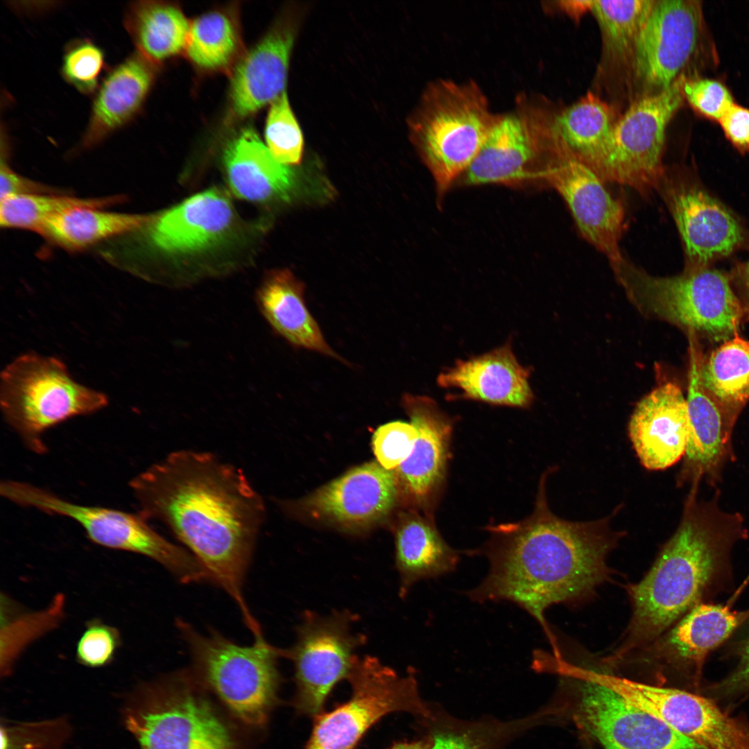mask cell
<instances>
[{"instance_id":"6da1fadb","label":"cell","mask_w":749,"mask_h":749,"mask_svg":"<svg viewBox=\"0 0 749 749\" xmlns=\"http://www.w3.org/2000/svg\"><path fill=\"white\" fill-rule=\"evenodd\" d=\"M130 487L139 514L164 524L254 628L258 621L243 589L266 508L243 471L211 452L180 449L134 477Z\"/></svg>"},{"instance_id":"7a4b0ae2","label":"cell","mask_w":749,"mask_h":749,"mask_svg":"<svg viewBox=\"0 0 749 749\" xmlns=\"http://www.w3.org/2000/svg\"><path fill=\"white\" fill-rule=\"evenodd\" d=\"M552 468L540 480L532 513L523 520L487 526L488 542L481 551L489 561L483 582L467 592L477 602L509 601L540 624L552 651L558 645L545 619L553 605L592 594L609 577L607 559L623 533L610 526L611 515L572 522L556 515L546 495Z\"/></svg>"},{"instance_id":"3957f363","label":"cell","mask_w":749,"mask_h":749,"mask_svg":"<svg viewBox=\"0 0 749 749\" xmlns=\"http://www.w3.org/2000/svg\"><path fill=\"white\" fill-rule=\"evenodd\" d=\"M692 491L676 531L653 565L628 588L632 614L621 644L605 662L621 663L658 639L701 595L717 567L735 523L732 515H718L697 505Z\"/></svg>"},{"instance_id":"277c9868","label":"cell","mask_w":749,"mask_h":749,"mask_svg":"<svg viewBox=\"0 0 749 749\" xmlns=\"http://www.w3.org/2000/svg\"><path fill=\"white\" fill-rule=\"evenodd\" d=\"M191 669L139 685L122 709L141 749H246L237 728Z\"/></svg>"},{"instance_id":"5b68a950","label":"cell","mask_w":749,"mask_h":749,"mask_svg":"<svg viewBox=\"0 0 749 749\" xmlns=\"http://www.w3.org/2000/svg\"><path fill=\"white\" fill-rule=\"evenodd\" d=\"M610 263L628 300L645 317L714 342L731 338L749 320V311L720 271L687 268L680 275L660 277L623 256Z\"/></svg>"},{"instance_id":"8992f818","label":"cell","mask_w":749,"mask_h":749,"mask_svg":"<svg viewBox=\"0 0 749 749\" xmlns=\"http://www.w3.org/2000/svg\"><path fill=\"white\" fill-rule=\"evenodd\" d=\"M498 117L473 80L438 78L427 84L407 123L439 194L467 170Z\"/></svg>"},{"instance_id":"52a82bcc","label":"cell","mask_w":749,"mask_h":749,"mask_svg":"<svg viewBox=\"0 0 749 749\" xmlns=\"http://www.w3.org/2000/svg\"><path fill=\"white\" fill-rule=\"evenodd\" d=\"M177 627L188 646L191 670L246 728L261 732L278 702L281 649L263 638L243 646L212 630L204 635L178 620Z\"/></svg>"},{"instance_id":"ba28073f","label":"cell","mask_w":749,"mask_h":749,"mask_svg":"<svg viewBox=\"0 0 749 749\" xmlns=\"http://www.w3.org/2000/svg\"><path fill=\"white\" fill-rule=\"evenodd\" d=\"M108 404L104 393L76 381L56 357L30 352L2 370L3 416L26 447L43 454V434L70 418L94 413Z\"/></svg>"},{"instance_id":"9c48e42d","label":"cell","mask_w":749,"mask_h":749,"mask_svg":"<svg viewBox=\"0 0 749 749\" xmlns=\"http://www.w3.org/2000/svg\"><path fill=\"white\" fill-rule=\"evenodd\" d=\"M0 494L17 505L69 517L78 523L96 544L146 556L182 583L207 580L195 557L162 536L139 513L74 503L31 484L11 480L1 483Z\"/></svg>"},{"instance_id":"30bf717a","label":"cell","mask_w":749,"mask_h":749,"mask_svg":"<svg viewBox=\"0 0 749 749\" xmlns=\"http://www.w3.org/2000/svg\"><path fill=\"white\" fill-rule=\"evenodd\" d=\"M347 680L350 699L316 716L304 749H355L368 730L391 713L429 715L411 669L401 675L376 657L357 656Z\"/></svg>"},{"instance_id":"8fae6325","label":"cell","mask_w":749,"mask_h":749,"mask_svg":"<svg viewBox=\"0 0 749 749\" xmlns=\"http://www.w3.org/2000/svg\"><path fill=\"white\" fill-rule=\"evenodd\" d=\"M685 75L668 89L639 97L614 123L605 149L592 170L605 182L642 195L657 190L664 174L662 155L669 123L684 101Z\"/></svg>"},{"instance_id":"7c38bea8","label":"cell","mask_w":749,"mask_h":749,"mask_svg":"<svg viewBox=\"0 0 749 749\" xmlns=\"http://www.w3.org/2000/svg\"><path fill=\"white\" fill-rule=\"evenodd\" d=\"M234 218L228 197L221 190L209 189L150 214L141 227L105 243L101 255L124 270L144 255L200 253L225 238Z\"/></svg>"},{"instance_id":"4fadbf2b","label":"cell","mask_w":749,"mask_h":749,"mask_svg":"<svg viewBox=\"0 0 749 749\" xmlns=\"http://www.w3.org/2000/svg\"><path fill=\"white\" fill-rule=\"evenodd\" d=\"M356 617L349 610L328 615L305 611L294 644L281 649V656L294 668L293 705L299 713L315 717L321 714L332 689L348 679L355 651L366 642L365 636L352 631Z\"/></svg>"},{"instance_id":"5bb4252c","label":"cell","mask_w":749,"mask_h":749,"mask_svg":"<svg viewBox=\"0 0 749 749\" xmlns=\"http://www.w3.org/2000/svg\"><path fill=\"white\" fill-rule=\"evenodd\" d=\"M704 28L700 1L653 0L631 63L641 92L639 97L661 92L684 75L682 71L698 49Z\"/></svg>"},{"instance_id":"9a60e30c","label":"cell","mask_w":749,"mask_h":749,"mask_svg":"<svg viewBox=\"0 0 749 749\" xmlns=\"http://www.w3.org/2000/svg\"><path fill=\"white\" fill-rule=\"evenodd\" d=\"M576 680L579 694L572 718L605 749H703L609 688Z\"/></svg>"},{"instance_id":"2e32d148","label":"cell","mask_w":749,"mask_h":749,"mask_svg":"<svg viewBox=\"0 0 749 749\" xmlns=\"http://www.w3.org/2000/svg\"><path fill=\"white\" fill-rule=\"evenodd\" d=\"M401 403L417 438L409 458L393 470L399 497L433 517L446 483L454 420L428 396L406 393Z\"/></svg>"},{"instance_id":"e0dca14e","label":"cell","mask_w":749,"mask_h":749,"mask_svg":"<svg viewBox=\"0 0 749 749\" xmlns=\"http://www.w3.org/2000/svg\"><path fill=\"white\" fill-rule=\"evenodd\" d=\"M399 500L393 470L377 461L353 467L295 503H284L289 512L347 530L365 528L385 518Z\"/></svg>"},{"instance_id":"ac0fdd59","label":"cell","mask_w":749,"mask_h":749,"mask_svg":"<svg viewBox=\"0 0 749 749\" xmlns=\"http://www.w3.org/2000/svg\"><path fill=\"white\" fill-rule=\"evenodd\" d=\"M544 179L565 201L582 236L610 262L623 257L619 242L625 210L589 166L567 155L555 157Z\"/></svg>"},{"instance_id":"d6986e66","label":"cell","mask_w":749,"mask_h":749,"mask_svg":"<svg viewBox=\"0 0 749 749\" xmlns=\"http://www.w3.org/2000/svg\"><path fill=\"white\" fill-rule=\"evenodd\" d=\"M657 190L676 224L689 268L727 256L741 243L743 232L735 218L703 190L675 183L665 173Z\"/></svg>"},{"instance_id":"ffe728a7","label":"cell","mask_w":749,"mask_h":749,"mask_svg":"<svg viewBox=\"0 0 749 749\" xmlns=\"http://www.w3.org/2000/svg\"><path fill=\"white\" fill-rule=\"evenodd\" d=\"M299 23L298 13L288 12L236 64L230 87V105L235 117L252 114L284 92Z\"/></svg>"},{"instance_id":"44dd1931","label":"cell","mask_w":749,"mask_h":749,"mask_svg":"<svg viewBox=\"0 0 749 749\" xmlns=\"http://www.w3.org/2000/svg\"><path fill=\"white\" fill-rule=\"evenodd\" d=\"M689 431L687 399L678 384H660L636 405L628 432L644 467L663 470L685 456Z\"/></svg>"},{"instance_id":"7402d4cb","label":"cell","mask_w":749,"mask_h":749,"mask_svg":"<svg viewBox=\"0 0 749 749\" xmlns=\"http://www.w3.org/2000/svg\"><path fill=\"white\" fill-rule=\"evenodd\" d=\"M530 374V369L519 363L508 342L485 354L456 361L439 374L437 382L442 388L457 390L449 396L450 399L526 408L534 400Z\"/></svg>"},{"instance_id":"603a6c76","label":"cell","mask_w":749,"mask_h":749,"mask_svg":"<svg viewBox=\"0 0 749 749\" xmlns=\"http://www.w3.org/2000/svg\"><path fill=\"white\" fill-rule=\"evenodd\" d=\"M515 110L499 114L476 157L465 172L468 184L519 180L547 153L527 112L518 101Z\"/></svg>"},{"instance_id":"cb8c5ba5","label":"cell","mask_w":749,"mask_h":749,"mask_svg":"<svg viewBox=\"0 0 749 749\" xmlns=\"http://www.w3.org/2000/svg\"><path fill=\"white\" fill-rule=\"evenodd\" d=\"M528 104L549 153L552 157L569 155L592 169L605 149L615 123L610 107L589 94L547 119Z\"/></svg>"},{"instance_id":"d4e9b609","label":"cell","mask_w":749,"mask_h":749,"mask_svg":"<svg viewBox=\"0 0 749 749\" xmlns=\"http://www.w3.org/2000/svg\"><path fill=\"white\" fill-rule=\"evenodd\" d=\"M689 340V370L687 403L689 431L682 476L698 481L713 476L725 460L734 422L705 391L698 376L701 351L694 339Z\"/></svg>"},{"instance_id":"484cf974","label":"cell","mask_w":749,"mask_h":749,"mask_svg":"<svg viewBox=\"0 0 749 749\" xmlns=\"http://www.w3.org/2000/svg\"><path fill=\"white\" fill-rule=\"evenodd\" d=\"M157 66L137 52L114 67L95 95L82 149L94 147L139 112L153 85Z\"/></svg>"},{"instance_id":"4316f807","label":"cell","mask_w":749,"mask_h":749,"mask_svg":"<svg viewBox=\"0 0 749 749\" xmlns=\"http://www.w3.org/2000/svg\"><path fill=\"white\" fill-rule=\"evenodd\" d=\"M262 316L289 344L343 361L329 345L304 300V285L287 269L268 273L257 293Z\"/></svg>"},{"instance_id":"83f0119b","label":"cell","mask_w":749,"mask_h":749,"mask_svg":"<svg viewBox=\"0 0 749 749\" xmlns=\"http://www.w3.org/2000/svg\"><path fill=\"white\" fill-rule=\"evenodd\" d=\"M229 185L240 198L266 202L285 198L292 185V173L278 162L251 128L241 130L223 153Z\"/></svg>"},{"instance_id":"f1b7e54d","label":"cell","mask_w":749,"mask_h":749,"mask_svg":"<svg viewBox=\"0 0 749 749\" xmlns=\"http://www.w3.org/2000/svg\"><path fill=\"white\" fill-rule=\"evenodd\" d=\"M395 545L402 598L415 583L454 571L460 558V551L445 541L433 517L415 510L402 515L395 531Z\"/></svg>"},{"instance_id":"f546056e","label":"cell","mask_w":749,"mask_h":749,"mask_svg":"<svg viewBox=\"0 0 749 749\" xmlns=\"http://www.w3.org/2000/svg\"><path fill=\"white\" fill-rule=\"evenodd\" d=\"M745 616L728 606L696 605L666 635L644 646L645 655H651L658 665L699 663L732 634Z\"/></svg>"},{"instance_id":"4dcf8cb0","label":"cell","mask_w":749,"mask_h":749,"mask_svg":"<svg viewBox=\"0 0 749 749\" xmlns=\"http://www.w3.org/2000/svg\"><path fill=\"white\" fill-rule=\"evenodd\" d=\"M664 720L703 749H749V726L700 696L676 689L666 706Z\"/></svg>"},{"instance_id":"1f68e13d","label":"cell","mask_w":749,"mask_h":749,"mask_svg":"<svg viewBox=\"0 0 749 749\" xmlns=\"http://www.w3.org/2000/svg\"><path fill=\"white\" fill-rule=\"evenodd\" d=\"M123 21L137 52L155 66L185 51L191 22L177 4L134 1L128 6Z\"/></svg>"},{"instance_id":"d6a6232c","label":"cell","mask_w":749,"mask_h":749,"mask_svg":"<svg viewBox=\"0 0 749 749\" xmlns=\"http://www.w3.org/2000/svg\"><path fill=\"white\" fill-rule=\"evenodd\" d=\"M105 209L78 207L68 209L46 222L38 233L55 246L78 252L132 232L150 217Z\"/></svg>"},{"instance_id":"836d02e7","label":"cell","mask_w":749,"mask_h":749,"mask_svg":"<svg viewBox=\"0 0 749 749\" xmlns=\"http://www.w3.org/2000/svg\"><path fill=\"white\" fill-rule=\"evenodd\" d=\"M705 391L734 422L749 401V341L736 334L698 361Z\"/></svg>"},{"instance_id":"e575fe53","label":"cell","mask_w":749,"mask_h":749,"mask_svg":"<svg viewBox=\"0 0 749 749\" xmlns=\"http://www.w3.org/2000/svg\"><path fill=\"white\" fill-rule=\"evenodd\" d=\"M184 52L202 70L232 71L244 55L235 12L232 9L212 10L191 21Z\"/></svg>"},{"instance_id":"d590c367","label":"cell","mask_w":749,"mask_h":749,"mask_svg":"<svg viewBox=\"0 0 749 749\" xmlns=\"http://www.w3.org/2000/svg\"><path fill=\"white\" fill-rule=\"evenodd\" d=\"M653 0L592 1L601 31L603 57L631 67L636 42Z\"/></svg>"},{"instance_id":"8d00e7d4","label":"cell","mask_w":749,"mask_h":749,"mask_svg":"<svg viewBox=\"0 0 749 749\" xmlns=\"http://www.w3.org/2000/svg\"><path fill=\"white\" fill-rule=\"evenodd\" d=\"M124 200L121 195L78 198L58 193L8 196L1 199L0 225L3 228L38 233L46 222L68 209L78 207L105 208Z\"/></svg>"},{"instance_id":"74e56055","label":"cell","mask_w":749,"mask_h":749,"mask_svg":"<svg viewBox=\"0 0 749 749\" xmlns=\"http://www.w3.org/2000/svg\"><path fill=\"white\" fill-rule=\"evenodd\" d=\"M5 606L4 642H2L1 671L7 675L15 658L23 648L48 630L55 627L63 617L64 597L59 594L47 609L35 612L15 610V605L10 599L5 596L1 599Z\"/></svg>"},{"instance_id":"f35d334b","label":"cell","mask_w":749,"mask_h":749,"mask_svg":"<svg viewBox=\"0 0 749 749\" xmlns=\"http://www.w3.org/2000/svg\"><path fill=\"white\" fill-rule=\"evenodd\" d=\"M266 146L279 163L297 164L303 152V136L284 92L270 105L265 128Z\"/></svg>"},{"instance_id":"ab89813d","label":"cell","mask_w":749,"mask_h":749,"mask_svg":"<svg viewBox=\"0 0 749 749\" xmlns=\"http://www.w3.org/2000/svg\"><path fill=\"white\" fill-rule=\"evenodd\" d=\"M71 734L64 718L33 722H2L1 749H63Z\"/></svg>"},{"instance_id":"60d3db41","label":"cell","mask_w":749,"mask_h":749,"mask_svg":"<svg viewBox=\"0 0 749 749\" xmlns=\"http://www.w3.org/2000/svg\"><path fill=\"white\" fill-rule=\"evenodd\" d=\"M104 64L103 50L89 40H80L67 48L61 71L67 82L88 94L96 90Z\"/></svg>"},{"instance_id":"b9f144b4","label":"cell","mask_w":749,"mask_h":749,"mask_svg":"<svg viewBox=\"0 0 749 749\" xmlns=\"http://www.w3.org/2000/svg\"><path fill=\"white\" fill-rule=\"evenodd\" d=\"M417 432L411 422L391 421L379 426L372 437L377 462L388 470H395L411 455Z\"/></svg>"},{"instance_id":"7bdbcfd3","label":"cell","mask_w":749,"mask_h":749,"mask_svg":"<svg viewBox=\"0 0 749 749\" xmlns=\"http://www.w3.org/2000/svg\"><path fill=\"white\" fill-rule=\"evenodd\" d=\"M121 645L119 631L99 619L87 622L76 648V658L80 664L101 668L110 664Z\"/></svg>"},{"instance_id":"ee69618b","label":"cell","mask_w":749,"mask_h":749,"mask_svg":"<svg viewBox=\"0 0 749 749\" xmlns=\"http://www.w3.org/2000/svg\"><path fill=\"white\" fill-rule=\"evenodd\" d=\"M682 92L685 100L693 109L714 121H718L726 110L734 103L725 85L714 79L686 78Z\"/></svg>"},{"instance_id":"f6af8a7d","label":"cell","mask_w":749,"mask_h":749,"mask_svg":"<svg viewBox=\"0 0 749 749\" xmlns=\"http://www.w3.org/2000/svg\"><path fill=\"white\" fill-rule=\"evenodd\" d=\"M6 141V139L5 143L1 140L0 164L1 199L17 195L57 193V190L24 177L15 171L7 159V144Z\"/></svg>"},{"instance_id":"bcb514c9","label":"cell","mask_w":749,"mask_h":749,"mask_svg":"<svg viewBox=\"0 0 749 749\" xmlns=\"http://www.w3.org/2000/svg\"><path fill=\"white\" fill-rule=\"evenodd\" d=\"M727 139L740 151L749 152V109L735 103L718 121Z\"/></svg>"},{"instance_id":"7dc6e473","label":"cell","mask_w":749,"mask_h":749,"mask_svg":"<svg viewBox=\"0 0 749 749\" xmlns=\"http://www.w3.org/2000/svg\"><path fill=\"white\" fill-rule=\"evenodd\" d=\"M737 669L714 688L718 693L729 695L749 689V639L742 646Z\"/></svg>"},{"instance_id":"c3c4849f","label":"cell","mask_w":749,"mask_h":749,"mask_svg":"<svg viewBox=\"0 0 749 749\" xmlns=\"http://www.w3.org/2000/svg\"><path fill=\"white\" fill-rule=\"evenodd\" d=\"M429 749H476L472 740L466 735L438 733L433 736Z\"/></svg>"},{"instance_id":"681fc988","label":"cell","mask_w":749,"mask_h":749,"mask_svg":"<svg viewBox=\"0 0 749 749\" xmlns=\"http://www.w3.org/2000/svg\"><path fill=\"white\" fill-rule=\"evenodd\" d=\"M558 6L569 15L578 19L585 12L591 8L592 1H558Z\"/></svg>"},{"instance_id":"f907efd6","label":"cell","mask_w":749,"mask_h":749,"mask_svg":"<svg viewBox=\"0 0 749 749\" xmlns=\"http://www.w3.org/2000/svg\"><path fill=\"white\" fill-rule=\"evenodd\" d=\"M740 284L743 293L744 307L749 311V260L743 266L739 275Z\"/></svg>"},{"instance_id":"816d5d0a","label":"cell","mask_w":749,"mask_h":749,"mask_svg":"<svg viewBox=\"0 0 749 749\" xmlns=\"http://www.w3.org/2000/svg\"><path fill=\"white\" fill-rule=\"evenodd\" d=\"M431 743L424 740L413 742H399L393 745L390 749H429Z\"/></svg>"}]
</instances>
